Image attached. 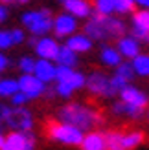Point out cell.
<instances>
[{
    "mask_svg": "<svg viewBox=\"0 0 149 150\" xmlns=\"http://www.w3.org/2000/svg\"><path fill=\"white\" fill-rule=\"evenodd\" d=\"M85 33L92 40H107V39H118L125 33L123 22L110 17L105 13H90V20L85 26Z\"/></svg>",
    "mask_w": 149,
    "mask_h": 150,
    "instance_id": "1",
    "label": "cell"
},
{
    "mask_svg": "<svg viewBox=\"0 0 149 150\" xmlns=\"http://www.w3.org/2000/svg\"><path fill=\"white\" fill-rule=\"evenodd\" d=\"M57 117H59V121L74 125L81 130H92L96 125L101 123V117L96 114V112L83 106V104H74V103L64 104V106L57 112Z\"/></svg>",
    "mask_w": 149,
    "mask_h": 150,
    "instance_id": "2",
    "label": "cell"
},
{
    "mask_svg": "<svg viewBox=\"0 0 149 150\" xmlns=\"http://www.w3.org/2000/svg\"><path fill=\"white\" fill-rule=\"evenodd\" d=\"M0 117L4 119V125H7L11 130L29 132L32 126H33L32 112L22 108V106L9 108V106H6V104H0Z\"/></svg>",
    "mask_w": 149,
    "mask_h": 150,
    "instance_id": "3",
    "label": "cell"
},
{
    "mask_svg": "<svg viewBox=\"0 0 149 150\" xmlns=\"http://www.w3.org/2000/svg\"><path fill=\"white\" fill-rule=\"evenodd\" d=\"M48 136L54 139V141H59L63 145H70V146H76V145H81L83 141V130L77 128L74 125H68V123H54L50 121L48 123Z\"/></svg>",
    "mask_w": 149,
    "mask_h": 150,
    "instance_id": "4",
    "label": "cell"
},
{
    "mask_svg": "<svg viewBox=\"0 0 149 150\" xmlns=\"http://www.w3.org/2000/svg\"><path fill=\"white\" fill-rule=\"evenodd\" d=\"M87 88L88 92L94 93V95H103V97H112L116 93V90L110 84V79L107 75H103L100 71L92 73L90 77L87 79Z\"/></svg>",
    "mask_w": 149,
    "mask_h": 150,
    "instance_id": "5",
    "label": "cell"
},
{
    "mask_svg": "<svg viewBox=\"0 0 149 150\" xmlns=\"http://www.w3.org/2000/svg\"><path fill=\"white\" fill-rule=\"evenodd\" d=\"M32 148H35V139L32 137V130L29 132L15 130L6 137L4 150H32Z\"/></svg>",
    "mask_w": 149,
    "mask_h": 150,
    "instance_id": "6",
    "label": "cell"
},
{
    "mask_svg": "<svg viewBox=\"0 0 149 150\" xmlns=\"http://www.w3.org/2000/svg\"><path fill=\"white\" fill-rule=\"evenodd\" d=\"M44 84L46 82H42L35 73H24L19 79V88H20V92H24L28 95V99H35L41 93H44V88H46Z\"/></svg>",
    "mask_w": 149,
    "mask_h": 150,
    "instance_id": "7",
    "label": "cell"
},
{
    "mask_svg": "<svg viewBox=\"0 0 149 150\" xmlns=\"http://www.w3.org/2000/svg\"><path fill=\"white\" fill-rule=\"evenodd\" d=\"M59 44L54 39H48V37H42L39 39V42L35 44V51L41 59H48V61H55L59 55Z\"/></svg>",
    "mask_w": 149,
    "mask_h": 150,
    "instance_id": "8",
    "label": "cell"
},
{
    "mask_svg": "<svg viewBox=\"0 0 149 150\" xmlns=\"http://www.w3.org/2000/svg\"><path fill=\"white\" fill-rule=\"evenodd\" d=\"M76 17L74 15H59L54 20V31L57 37H68L76 31Z\"/></svg>",
    "mask_w": 149,
    "mask_h": 150,
    "instance_id": "9",
    "label": "cell"
},
{
    "mask_svg": "<svg viewBox=\"0 0 149 150\" xmlns=\"http://www.w3.org/2000/svg\"><path fill=\"white\" fill-rule=\"evenodd\" d=\"M33 73L42 82H46V84H48V82L55 81V77H57V66H54V64H52V61H48V59H41V61L35 62Z\"/></svg>",
    "mask_w": 149,
    "mask_h": 150,
    "instance_id": "10",
    "label": "cell"
},
{
    "mask_svg": "<svg viewBox=\"0 0 149 150\" xmlns=\"http://www.w3.org/2000/svg\"><path fill=\"white\" fill-rule=\"evenodd\" d=\"M120 95H122V101L125 103H131L135 106H140V108H145L147 106V95L140 90L133 88V86H125L123 90H120Z\"/></svg>",
    "mask_w": 149,
    "mask_h": 150,
    "instance_id": "11",
    "label": "cell"
},
{
    "mask_svg": "<svg viewBox=\"0 0 149 150\" xmlns=\"http://www.w3.org/2000/svg\"><path fill=\"white\" fill-rule=\"evenodd\" d=\"M64 9L68 11L70 15H74L76 18H83V17H88L92 13L90 9V4L87 0H64Z\"/></svg>",
    "mask_w": 149,
    "mask_h": 150,
    "instance_id": "12",
    "label": "cell"
},
{
    "mask_svg": "<svg viewBox=\"0 0 149 150\" xmlns=\"http://www.w3.org/2000/svg\"><path fill=\"white\" fill-rule=\"evenodd\" d=\"M118 50L123 57H129V59H135L140 51V44L136 37H125V39H120L118 42Z\"/></svg>",
    "mask_w": 149,
    "mask_h": 150,
    "instance_id": "13",
    "label": "cell"
},
{
    "mask_svg": "<svg viewBox=\"0 0 149 150\" xmlns=\"http://www.w3.org/2000/svg\"><path fill=\"white\" fill-rule=\"evenodd\" d=\"M66 46H70L77 53H83V51H88L92 48V39L88 35H72L66 40Z\"/></svg>",
    "mask_w": 149,
    "mask_h": 150,
    "instance_id": "14",
    "label": "cell"
},
{
    "mask_svg": "<svg viewBox=\"0 0 149 150\" xmlns=\"http://www.w3.org/2000/svg\"><path fill=\"white\" fill-rule=\"evenodd\" d=\"M81 146L85 150H103L105 148V136L100 132H90L88 136L83 137Z\"/></svg>",
    "mask_w": 149,
    "mask_h": 150,
    "instance_id": "15",
    "label": "cell"
},
{
    "mask_svg": "<svg viewBox=\"0 0 149 150\" xmlns=\"http://www.w3.org/2000/svg\"><path fill=\"white\" fill-rule=\"evenodd\" d=\"M112 112H114V114H118V115H120V114H125V115H129V117H133V119H138V117H142L144 108L122 101V103H116L114 106H112Z\"/></svg>",
    "mask_w": 149,
    "mask_h": 150,
    "instance_id": "16",
    "label": "cell"
},
{
    "mask_svg": "<svg viewBox=\"0 0 149 150\" xmlns=\"http://www.w3.org/2000/svg\"><path fill=\"white\" fill-rule=\"evenodd\" d=\"M77 51H74L70 46H64L59 50V55H57V64H63V66H70V68H74V66L77 64Z\"/></svg>",
    "mask_w": 149,
    "mask_h": 150,
    "instance_id": "17",
    "label": "cell"
},
{
    "mask_svg": "<svg viewBox=\"0 0 149 150\" xmlns=\"http://www.w3.org/2000/svg\"><path fill=\"white\" fill-rule=\"evenodd\" d=\"M120 50H114V48H110V46H105V48H101V62L105 64V66H118L122 62V57H120Z\"/></svg>",
    "mask_w": 149,
    "mask_h": 150,
    "instance_id": "18",
    "label": "cell"
},
{
    "mask_svg": "<svg viewBox=\"0 0 149 150\" xmlns=\"http://www.w3.org/2000/svg\"><path fill=\"white\" fill-rule=\"evenodd\" d=\"M50 29H54V20H52V15H46V17H42L29 31H32V35L42 37V35H46Z\"/></svg>",
    "mask_w": 149,
    "mask_h": 150,
    "instance_id": "19",
    "label": "cell"
},
{
    "mask_svg": "<svg viewBox=\"0 0 149 150\" xmlns=\"http://www.w3.org/2000/svg\"><path fill=\"white\" fill-rule=\"evenodd\" d=\"M46 15H50V11L48 9H41V11H28V13H24L20 17V20H22V24H24L28 29H32L37 22H39L42 17H46Z\"/></svg>",
    "mask_w": 149,
    "mask_h": 150,
    "instance_id": "20",
    "label": "cell"
},
{
    "mask_svg": "<svg viewBox=\"0 0 149 150\" xmlns=\"http://www.w3.org/2000/svg\"><path fill=\"white\" fill-rule=\"evenodd\" d=\"M133 68L138 75H144V77H149V55H136L133 59Z\"/></svg>",
    "mask_w": 149,
    "mask_h": 150,
    "instance_id": "21",
    "label": "cell"
},
{
    "mask_svg": "<svg viewBox=\"0 0 149 150\" xmlns=\"http://www.w3.org/2000/svg\"><path fill=\"white\" fill-rule=\"evenodd\" d=\"M144 141V134L142 132H133L129 136H123L122 137V143H120V150H127V148H135Z\"/></svg>",
    "mask_w": 149,
    "mask_h": 150,
    "instance_id": "22",
    "label": "cell"
},
{
    "mask_svg": "<svg viewBox=\"0 0 149 150\" xmlns=\"http://www.w3.org/2000/svg\"><path fill=\"white\" fill-rule=\"evenodd\" d=\"M19 81H13V79H4L0 81V97H11L13 93L19 92Z\"/></svg>",
    "mask_w": 149,
    "mask_h": 150,
    "instance_id": "23",
    "label": "cell"
},
{
    "mask_svg": "<svg viewBox=\"0 0 149 150\" xmlns=\"http://www.w3.org/2000/svg\"><path fill=\"white\" fill-rule=\"evenodd\" d=\"M105 148H110V150H120V143H122V134L120 132H105Z\"/></svg>",
    "mask_w": 149,
    "mask_h": 150,
    "instance_id": "24",
    "label": "cell"
},
{
    "mask_svg": "<svg viewBox=\"0 0 149 150\" xmlns=\"http://www.w3.org/2000/svg\"><path fill=\"white\" fill-rule=\"evenodd\" d=\"M133 26H138V28L145 29V31H149V9L136 13L135 18H133Z\"/></svg>",
    "mask_w": 149,
    "mask_h": 150,
    "instance_id": "25",
    "label": "cell"
},
{
    "mask_svg": "<svg viewBox=\"0 0 149 150\" xmlns=\"http://www.w3.org/2000/svg\"><path fill=\"white\" fill-rule=\"evenodd\" d=\"M135 9V0H114V11L116 13H131Z\"/></svg>",
    "mask_w": 149,
    "mask_h": 150,
    "instance_id": "26",
    "label": "cell"
},
{
    "mask_svg": "<svg viewBox=\"0 0 149 150\" xmlns=\"http://www.w3.org/2000/svg\"><path fill=\"white\" fill-rule=\"evenodd\" d=\"M94 6H96V11L105 15H110L114 11V0H94Z\"/></svg>",
    "mask_w": 149,
    "mask_h": 150,
    "instance_id": "27",
    "label": "cell"
},
{
    "mask_svg": "<svg viewBox=\"0 0 149 150\" xmlns=\"http://www.w3.org/2000/svg\"><path fill=\"white\" fill-rule=\"evenodd\" d=\"M116 73L118 75H122V77H125V79H127V81H131L133 77H135V68H133V64H125V62H120V64H118L116 66Z\"/></svg>",
    "mask_w": 149,
    "mask_h": 150,
    "instance_id": "28",
    "label": "cell"
},
{
    "mask_svg": "<svg viewBox=\"0 0 149 150\" xmlns=\"http://www.w3.org/2000/svg\"><path fill=\"white\" fill-rule=\"evenodd\" d=\"M19 68L22 73H33L35 70V61L32 57H22L20 61H19Z\"/></svg>",
    "mask_w": 149,
    "mask_h": 150,
    "instance_id": "29",
    "label": "cell"
},
{
    "mask_svg": "<svg viewBox=\"0 0 149 150\" xmlns=\"http://www.w3.org/2000/svg\"><path fill=\"white\" fill-rule=\"evenodd\" d=\"M74 92V88L68 84V82H63V81H57V86H55V93H59L61 97H70V93Z\"/></svg>",
    "mask_w": 149,
    "mask_h": 150,
    "instance_id": "30",
    "label": "cell"
},
{
    "mask_svg": "<svg viewBox=\"0 0 149 150\" xmlns=\"http://www.w3.org/2000/svg\"><path fill=\"white\" fill-rule=\"evenodd\" d=\"M127 82H129L127 79H125V77H122V75H118V73L114 75L112 79H110V84H112V88L116 90V92H120V90H123L125 86H127Z\"/></svg>",
    "mask_w": 149,
    "mask_h": 150,
    "instance_id": "31",
    "label": "cell"
},
{
    "mask_svg": "<svg viewBox=\"0 0 149 150\" xmlns=\"http://www.w3.org/2000/svg\"><path fill=\"white\" fill-rule=\"evenodd\" d=\"M13 44L11 31H0V50H7Z\"/></svg>",
    "mask_w": 149,
    "mask_h": 150,
    "instance_id": "32",
    "label": "cell"
},
{
    "mask_svg": "<svg viewBox=\"0 0 149 150\" xmlns=\"http://www.w3.org/2000/svg\"><path fill=\"white\" fill-rule=\"evenodd\" d=\"M11 103H13V106H22L24 103H28V95L24 93V92H19L17 93H13L11 95Z\"/></svg>",
    "mask_w": 149,
    "mask_h": 150,
    "instance_id": "33",
    "label": "cell"
},
{
    "mask_svg": "<svg viewBox=\"0 0 149 150\" xmlns=\"http://www.w3.org/2000/svg\"><path fill=\"white\" fill-rule=\"evenodd\" d=\"M133 37H136L138 40H149V31L138 28V26H133Z\"/></svg>",
    "mask_w": 149,
    "mask_h": 150,
    "instance_id": "34",
    "label": "cell"
},
{
    "mask_svg": "<svg viewBox=\"0 0 149 150\" xmlns=\"http://www.w3.org/2000/svg\"><path fill=\"white\" fill-rule=\"evenodd\" d=\"M11 39H13V44H20L24 40V33H22V29H13L11 31Z\"/></svg>",
    "mask_w": 149,
    "mask_h": 150,
    "instance_id": "35",
    "label": "cell"
},
{
    "mask_svg": "<svg viewBox=\"0 0 149 150\" xmlns=\"http://www.w3.org/2000/svg\"><path fill=\"white\" fill-rule=\"evenodd\" d=\"M7 66H9V61H7V57L4 53H0V71H4Z\"/></svg>",
    "mask_w": 149,
    "mask_h": 150,
    "instance_id": "36",
    "label": "cell"
},
{
    "mask_svg": "<svg viewBox=\"0 0 149 150\" xmlns=\"http://www.w3.org/2000/svg\"><path fill=\"white\" fill-rule=\"evenodd\" d=\"M4 20H7V9H6V6L0 4V24H2Z\"/></svg>",
    "mask_w": 149,
    "mask_h": 150,
    "instance_id": "37",
    "label": "cell"
},
{
    "mask_svg": "<svg viewBox=\"0 0 149 150\" xmlns=\"http://www.w3.org/2000/svg\"><path fill=\"white\" fill-rule=\"evenodd\" d=\"M136 4H140V6H144V7H147L149 9V0H135Z\"/></svg>",
    "mask_w": 149,
    "mask_h": 150,
    "instance_id": "38",
    "label": "cell"
},
{
    "mask_svg": "<svg viewBox=\"0 0 149 150\" xmlns=\"http://www.w3.org/2000/svg\"><path fill=\"white\" fill-rule=\"evenodd\" d=\"M4 146H6V137L0 134V150H4Z\"/></svg>",
    "mask_w": 149,
    "mask_h": 150,
    "instance_id": "39",
    "label": "cell"
},
{
    "mask_svg": "<svg viewBox=\"0 0 149 150\" xmlns=\"http://www.w3.org/2000/svg\"><path fill=\"white\" fill-rule=\"evenodd\" d=\"M0 2H2V4H7V2H11V0H0Z\"/></svg>",
    "mask_w": 149,
    "mask_h": 150,
    "instance_id": "40",
    "label": "cell"
},
{
    "mask_svg": "<svg viewBox=\"0 0 149 150\" xmlns=\"http://www.w3.org/2000/svg\"><path fill=\"white\" fill-rule=\"evenodd\" d=\"M19 2H22V4H24V2H28V0H19Z\"/></svg>",
    "mask_w": 149,
    "mask_h": 150,
    "instance_id": "41",
    "label": "cell"
},
{
    "mask_svg": "<svg viewBox=\"0 0 149 150\" xmlns=\"http://www.w3.org/2000/svg\"><path fill=\"white\" fill-rule=\"evenodd\" d=\"M63 2H64V0H63Z\"/></svg>",
    "mask_w": 149,
    "mask_h": 150,
    "instance_id": "42",
    "label": "cell"
}]
</instances>
